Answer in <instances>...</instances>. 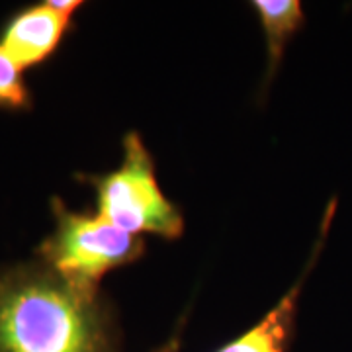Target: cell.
Returning <instances> with one entry per match:
<instances>
[{"mask_svg":"<svg viewBox=\"0 0 352 352\" xmlns=\"http://www.w3.org/2000/svg\"><path fill=\"white\" fill-rule=\"evenodd\" d=\"M252 8L258 14L266 36V50H268L266 82H268L276 73L289 38L302 28L305 18H303L302 4L298 0H256L252 2Z\"/></svg>","mask_w":352,"mask_h":352,"instance_id":"cell-6","label":"cell"},{"mask_svg":"<svg viewBox=\"0 0 352 352\" xmlns=\"http://www.w3.org/2000/svg\"><path fill=\"white\" fill-rule=\"evenodd\" d=\"M96 190L98 215L131 235L151 233L176 239L184 231L180 210L163 194L143 139L131 131L124 139L122 164L100 176H88Z\"/></svg>","mask_w":352,"mask_h":352,"instance_id":"cell-2","label":"cell"},{"mask_svg":"<svg viewBox=\"0 0 352 352\" xmlns=\"http://www.w3.org/2000/svg\"><path fill=\"white\" fill-rule=\"evenodd\" d=\"M120 331L98 289L47 264L0 272V352H118Z\"/></svg>","mask_w":352,"mask_h":352,"instance_id":"cell-1","label":"cell"},{"mask_svg":"<svg viewBox=\"0 0 352 352\" xmlns=\"http://www.w3.org/2000/svg\"><path fill=\"white\" fill-rule=\"evenodd\" d=\"M73 14L55 10L50 2L24 8L14 14L2 30L0 47L20 69L45 61L61 43Z\"/></svg>","mask_w":352,"mask_h":352,"instance_id":"cell-4","label":"cell"},{"mask_svg":"<svg viewBox=\"0 0 352 352\" xmlns=\"http://www.w3.org/2000/svg\"><path fill=\"white\" fill-rule=\"evenodd\" d=\"M333 217V204L329 208V214L325 215V223L321 229V237L317 239L315 245L314 256L307 263V268L302 272L300 280L289 288V292L276 303L274 309H270L264 315L263 319L249 329L245 335H241L235 340H231L223 349L217 352H286L288 351L294 331H296V315H298V303H300V296H302V286L305 278L309 274V270L314 268L315 258L323 247V239L327 235L329 221Z\"/></svg>","mask_w":352,"mask_h":352,"instance_id":"cell-5","label":"cell"},{"mask_svg":"<svg viewBox=\"0 0 352 352\" xmlns=\"http://www.w3.org/2000/svg\"><path fill=\"white\" fill-rule=\"evenodd\" d=\"M30 92L22 78V69L0 47V108H25Z\"/></svg>","mask_w":352,"mask_h":352,"instance_id":"cell-7","label":"cell"},{"mask_svg":"<svg viewBox=\"0 0 352 352\" xmlns=\"http://www.w3.org/2000/svg\"><path fill=\"white\" fill-rule=\"evenodd\" d=\"M57 227L41 243V263L76 286L98 289L112 268L138 261L145 243L98 214H78L61 200L53 201Z\"/></svg>","mask_w":352,"mask_h":352,"instance_id":"cell-3","label":"cell"},{"mask_svg":"<svg viewBox=\"0 0 352 352\" xmlns=\"http://www.w3.org/2000/svg\"><path fill=\"white\" fill-rule=\"evenodd\" d=\"M155 352H180V339L173 337V339L166 340L163 346H159Z\"/></svg>","mask_w":352,"mask_h":352,"instance_id":"cell-8","label":"cell"}]
</instances>
